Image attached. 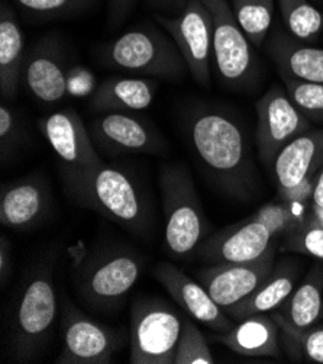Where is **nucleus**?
<instances>
[{"label":"nucleus","mask_w":323,"mask_h":364,"mask_svg":"<svg viewBox=\"0 0 323 364\" xmlns=\"http://www.w3.org/2000/svg\"><path fill=\"white\" fill-rule=\"evenodd\" d=\"M157 85L150 77H112L93 92L89 106L99 112H138L151 106Z\"/></svg>","instance_id":"22"},{"label":"nucleus","mask_w":323,"mask_h":364,"mask_svg":"<svg viewBox=\"0 0 323 364\" xmlns=\"http://www.w3.org/2000/svg\"><path fill=\"white\" fill-rule=\"evenodd\" d=\"M273 238L274 234L263 223L248 216L206 238L195 254L210 263L253 262L268 251Z\"/></svg>","instance_id":"16"},{"label":"nucleus","mask_w":323,"mask_h":364,"mask_svg":"<svg viewBox=\"0 0 323 364\" xmlns=\"http://www.w3.org/2000/svg\"><path fill=\"white\" fill-rule=\"evenodd\" d=\"M68 192L83 206L109 218L138 235L150 228V206L136 181L126 171L104 166L64 168Z\"/></svg>","instance_id":"2"},{"label":"nucleus","mask_w":323,"mask_h":364,"mask_svg":"<svg viewBox=\"0 0 323 364\" xmlns=\"http://www.w3.org/2000/svg\"><path fill=\"white\" fill-rule=\"evenodd\" d=\"M38 127L64 168L94 167L103 163L90 131L75 109H61L41 118Z\"/></svg>","instance_id":"15"},{"label":"nucleus","mask_w":323,"mask_h":364,"mask_svg":"<svg viewBox=\"0 0 323 364\" xmlns=\"http://www.w3.org/2000/svg\"><path fill=\"white\" fill-rule=\"evenodd\" d=\"M154 276L190 318L218 333H229L235 326L231 316L213 301L204 286L178 267L165 262L160 263L154 269Z\"/></svg>","instance_id":"17"},{"label":"nucleus","mask_w":323,"mask_h":364,"mask_svg":"<svg viewBox=\"0 0 323 364\" xmlns=\"http://www.w3.org/2000/svg\"><path fill=\"white\" fill-rule=\"evenodd\" d=\"M287 93L312 122H323V85L296 79L278 73Z\"/></svg>","instance_id":"30"},{"label":"nucleus","mask_w":323,"mask_h":364,"mask_svg":"<svg viewBox=\"0 0 323 364\" xmlns=\"http://www.w3.org/2000/svg\"><path fill=\"white\" fill-rule=\"evenodd\" d=\"M58 314L57 289L48 266L35 270L25 280L15 302L9 350L18 363L37 360L47 348Z\"/></svg>","instance_id":"3"},{"label":"nucleus","mask_w":323,"mask_h":364,"mask_svg":"<svg viewBox=\"0 0 323 364\" xmlns=\"http://www.w3.org/2000/svg\"><path fill=\"white\" fill-rule=\"evenodd\" d=\"M50 203V192L41 177L12 181L0 195V223L12 230H31L45 220Z\"/></svg>","instance_id":"18"},{"label":"nucleus","mask_w":323,"mask_h":364,"mask_svg":"<svg viewBox=\"0 0 323 364\" xmlns=\"http://www.w3.org/2000/svg\"><path fill=\"white\" fill-rule=\"evenodd\" d=\"M22 83L38 102L53 105L68 93L67 65L60 36L44 35L26 54Z\"/></svg>","instance_id":"14"},{"label":"nucleus","mask_w":323,"mask_h":364,"mask_svg":"<svg viewBox=\"0 0 323 364\" xmlns=\"http://www.w3.org/2000/svg\"><path fill=\"white\" fill-rule=\"evenodd\" d=\"M154 19L182 53L195 83L210 87L213 18L203 0H189L186 8L175 16L154 14Z\"/></svg>","instance_id":"9"},{"label":"nucleus","mask_w":323,"mask_h":364,"mask_svg":"<svg viewBox=\"0 0 323 364\" xmlns=\"http://www.w3.org/2000/svg\"><path fill=\"white\" fill-rule=\"evenodd\" d=\"M309 213L310 203L278 200L261 206L249 218L263 223L274 234V237H278L289 234L306 224Z\"/></svg>","instance_id":"28"},{"label":"nucleus","mask_w":323,"mask_h":364,"mask_svg":"<svg viewBox=\"0 0 323 364\" xmlns=\"http://www.w3.org/2000/svg\"><path fill=\"white\" fill-rule=\"evenodd\" d=\"M138 0H109L107 4V25L111 28L121 26L133 12Z\"/></svg>","instance_id":"35"},{"label":"nucleus","mask_w":323,"mask_h":364,"mask_svg":"<svg viewBox=\"0 0 323 364\" xmlns=\"http://www.w3.org/2000/svg\"><path fill=\"white\" fill-rule=\"evenodd\" d=\"M165 220V244L175 257L196 251L207 238V220L190 171L183 164H167L160 173Z\"/></svg>","instance_id":"5"},{"label":"nucleus","mask_w":323,"mask_h":364,"mask_svg":"<svg viewBox=\"0 0 323 364\" xmlns=\"http://www.w3.org/2000/svg\"><path fill=\"white\" fill-rule=\"evenodd\" d=\"M256 141L261 163L273 170L277 156L296 136L313 128L284 86L273 85L256 103Z\"/></svg>","instance_id":"10"},{"label":"nucleus","mask_w":323,"mask_h":364,"mask_svg":"<svg viewBox=\"0 0 323 364\" xmlns=\"http://www.w3.org/2000/svg\"><path fill=\"white\" fill-rule=\"evenodd\" d=\"M25 33L13 8L4 0L0 4V93L4 99L16 97L26 61Z\"/></svg>","instance_id":"21"},{"label":"nucleus","mask_w":323,"mask_h":364,"mask_svg":"<svg viewBox=\"0 0 323 364\" xmlns=\"http://www.w3.org/2000/svg\"><path fill=\"white\" fill-rule=\"evenodd\" d=\"M275 247L264 256L243 263H214L199 272V280L221 308L226 309L248 298L271 274Z\"/></svg>","instance_id":"12"},{"label":"nucleus","mask_w":323,"mask_h":364,"mask_svg":"<svg viewBox=\"0 0 323 364\" xmlns=\"http://www.w3.org/2000/svg\"><path fill=\"white\" fill-rule=\"evenodd\" d=\"M273 318L283 331L285 344L302 351L307 360L323 364V326L312 325L307 328H296L281 314H275Z\"/></svg>","instance_id":"31"},{"label":"nucleus","mask_w":323,"mask_h":364,"mask_svg":"<svg viewBox=\"0 0 323 364\" xmlns=\"http://www.w3.org/2000/svg\"><path fill=\"white\" fill-rule=\"evenodd\" d=\"M283 28L297 41L313 44L323 31V12L312 0H277Z\"/></svg>","instance_id":"27"},{"label":"nucleus","mask_w":323,"mask_h":364,"mask_svg":"<svg viewBox=\"0 0 323 364\" xmlns=\"http://www.w3.org/2000/svg\"><path fill=\"white\" fill-rule=\"evenodd\" d=\"M264 48L278 73L323 85V48L297 41L280 26L270 32Z\"/></svg>","instance_id":"19"},{"label":"nucleus","mask_w":323,"mask_h":364,"mask_svg":"<svg viewBox=\"0 0 323 364\" xmlns=\"http://www.w3.org/2000/svg\"><path fill=\"white\" fill-rule=\"evenodd\" d=\"M214 357L206 338L190 318H183V328L178 340L174 364H213Z\"/></svg>","instance_id":"32"},{"label":"nucleus","mask_w":323,"mask_h":364,"mask_svg":"<svg viewBox=\"0 0 323 364\" xmlns=\"http://www.w3.org/2000/svg\"><path fill=\"white\" fill-rule=\"evenodd\" d=\"M25 139V128L22 119L8 105L0 107V154L5 161Z\"/></svg>","instance_id":"34"},{"label":"nucleus","mask_w":323,"mask_h":364,"mask_svg":"<svg viewBox=\"0 0 323 364\" xmlns=\"http://www.w3.org/2000/svg\"><path fill=\"white\" fill-rule=\"evenodd\" d=\"M299 270L293 263L283 262L273 269L271 274L241 302L229 306L225 312L235 319H245L258 314L270 312L281 306L292 295L297 282Z\"/></svg>","instance_id":"24"},{"label":"nucleus","mask_w":323,"mask_h":364,"mask_svg":"<svg viewBox=\"0 0 323 364\" xmlns=\"http://www.w3.org/2000/svg\"><path fill=\"white\" fill-rule=\"evenodd\" d=\"M189 4V0H147V5L155 11V14L161 15H168L175 16L180 14L186 5Z\"/></svg>","instance_id":"37"},{"label":"nucleus","mask_w":323,"mask_h":364,"mask_svg":"<svg viewBox=\"0 0 323 364\" xmlns=\"http://www.w3.org/2000/svg\"><path fill=\"white\" fill-rule=\"evenodd\" d=\"M231 8L253 47H264L274 25L275 0H231Z\"/></svg>","instance_id":"26"},{"label":"nucleus","mask_w":323,"mask_h":364,"mask_svg":"<svg viewBox=\"0 0 323 364\" xmlns=\"http://www.w3.org/2000/svg\"><path fill=\"white\" fill-rule=\"evenodd\" d=\"M12 274V254H11V242L5 235L0 237V282L5 287L6 282Z\"/></svg>","instance_id":"36"},{"label":"nucleus","mask_w":323,"mask_h":364,"mask_svg":"<svg viewBox=\"0 0 323 364\" xmlns=\"http://www.w3.org/2000/svg\"><path fill=\"white\" fill-rule=\"evenodd\" d=\"M281 306L283 318L296 328L312 326L323 314V266L314 264Z\"/></svg>","instance_id":"25"},{"label":"nucleus","mask_w":323,"mask_h":364,"mask_svg":"<svg viewBox=\"0 0 323 364\" xmlns=\"http://www.w3.org/2000/svg\"><path fill=\"white\" fill-rule=\"evenodd\" d=\"M310 206L317 210H323V167L319 170L316 177V185L312 196Z\"/></svg>","instance_id":"38"},{"label":"nucleus","mask_w":323,"mask_h":364,"mask_svg":"<svg viewBox=\"0 0 323 364\" xmlns=\"http://www.w3.org/2000/svg\"><path fill=\"white\" fill-rule=\"evenodd\" d=\"M312 2L314 4V5H319V6H323V0H312Z\"/></svg>","instance_id":"39"},{"label":"nucleus","mask_w":323,"mask_h":364,"mask_svg":"<svg viewBox=\"0 0 323 364\" xmlns=\"http://www.w3.org/2000/svg\"><path fill=\"white\" fill-rule=\"evenodd\" d=\"M193 151L207 176L225 193L245 200L258 188L245 131L228 111L202 106L187 119Z\"/></svg>","instance_id":"1"},{"label":"nucleus","mask_w":323,"mask_h":364,"mask_svg":"<svg viewBox=\"0 0 323 364\" xmlns=\"http://www.w3.org/2000/svg\"><path fill=\"white\" fill-rule=\"evenodd\" d=\"M29 18L37 21L68 19L90 11L97 0H12Z\"/></svg>","instance_id":"29"},{"label":"nucleus","mask_w":323,"mask_h":364,"mask_svg":"<svg viewBox=\"0 0 323 364\" xmlns=\"http://www.w3.org/2000/svg\"><path fill=\"white\" fill-rule=\"evenodd\" d=\"M89 131L97 151L111 156L158 153L164 147L163 136L150 122L128 112L99 117Z\"/></svg>","instance_id":"13"},{"label":"nucleus","mask_w":323,"mask_h":364,"mask_svg":"<svg viewBox=\"0 0 323 364\" xmlns=\"http://www.w3.org/2000/svg\"><path fill=\"white\" fill-rule=\"evenodd\" d=\"M280 251L299 252L323 262V227L307 220L306 224L284 235Z\"/></svg>","instance_id":"33"},{"label":"nucleus","mask_w":323,"mask_h":364,"mask_svg":"<svg viewBox=\"0 0 323 364\" xmlns=\"http://www.w3.org/2000/svg\"><path fill=\"white\" fill-rule=\"evenodd\" d=\"M280 331L274 318L258 314L241 319L229 333H219L214 340L241 355L281 358L278 344Z\"/></svg>","instance_id":"23"},{"label":"nucleus","mask_w":323,"mask_h":364,"mask_svg":"<svg viewBox=\"0 0 323 364\" xmlns=\"http://www.w3.org/2000/svg\"><path fill=\"white\" fill-rule=\"evenodd\" d=\"M213 18V63L224 86L234 90L253 87L258 63L253 44L238 25L228 0H203Z\"/></svg>","instance_id":"8"},{"label":"nucleus","mask_w":323,"mask_h":364,"mask_svg":"<svg viewBox=\"0 0 323 364\" xmlns=\"http://www.w3.org/2000/svg\"><path fill=\"white\" fill-rule=\"evenodd\" d=\"M62 350L55 364H109L124 337L83 314L65 295L61 302Z\"/></svg>","instance_id":"11"},{"label":"nucleus","mask_w":323,"mask_h":364,"mask_svg":"<svg viewBox=\"0 0 323 364\" xmlns=\"http://www.w3.org/2000/svg\"><path fill=\"white\" fill-rule=\"evenodd\" d=\"M142 259L125 248L102 251L86 263L76 279L82 302L97 312L115 309L136 284Z\"/></svg>","instance_id":"7"},{"label":"nucleus","mask_w":323,"mask_h":364,"mask_svg":"<svg viewBox=\"0 0 323 364\" xmlns=\"http://www.w3.org/2000/svg\"><path fill=\"white\" fill-rule=\"evenodd\" d=\"M323 167V127L312 128L287 144L277 156L273 173L277 192L299 185Z\"/></svg>","instance_id":"20"},{"label":"nucleus","mask_w":323,"mask_h":364,"mask_svg":"<svg viewBox=\"0 0 323 364\" xmlns=\"http://www.w3.org/2000/svg\"><path fill=\"white\" fill-rule=\"evenodd\" d=\"M183 318L158 298H139L131 306L132 364H174Z\"/></svg>","instance_id":"6"},{"label":"nucleus","mask_w":323,"mask_h":364,"mask_svg":"<svg viewBox=\"0 0 323 364\" xmlns=\"http://www.w3.org/2000/svg\"><path fill=\"white\" fill-rule=\"evenodd\" d=\"M102 61L138 77H155L167 82H180L189 71L171 36L151 23L132 28L118 40L106 44Z\"/></svg>","instance_id":"4"}]
</instances>
